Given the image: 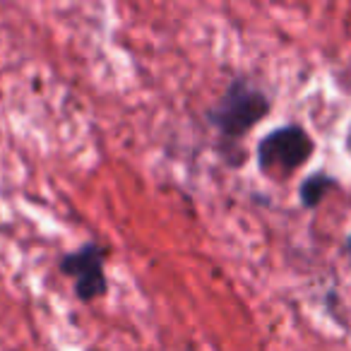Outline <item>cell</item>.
<instances>
[{"instance_id": "1", "label": "cell", "mask_w": 351, "mask_h": 351, "mask_svg": "<svg viewBox=\"0 0 351 351\" xmlns=\"http://www.w3.org/2000/svg\"><path fill=\"white\" fill-rule=\"evenodd\" d=\"M269 111V99L258 87L236 80L226 89L219 106L210 113V121L219 128L221 137L241 140L250 128H255Z\"/></svg>"}, {"instance_id": "4", "label": "cell", "mask_w": 351, "mask_h": 351, "mask_svg": "<svg viewBox=\"0 0 351 351\" xmlns=\"http://www.w3.org/2000/svg\"><path fill=\"white\" fill-rule=\"evenodd\" d=\"M332 188H337L335 178L327 176L325 171H317V173L308 176L306 181L301 183V202L313 210V207H317L322 200H325V195L332 191Z\"/></svg>"}, {"instance_id": "2", "label": "cell", "mask_w": 351, "mask_h": 351, "mask_svg": "<svg viewBox=\"0 0 351 351\" xmlns=\"http://www.w3.org/2000/svg\"><path fill=\"white\" fill-rule=\"evenodd\" d=\"M315 142L301 125H284L265 135L258 145V166L265 176L287 178L311 159Z\"/></svg>"}, {"instance_id": "5", "label": "cell", "mask_w": 351, "mask_h": 351, "mask_svg": "<svg viewBox=\"0 0 351 351\" xmlns=\"http://www.w3.org/2000/svg\"><path fill=\"white\" fill-rule=\"evenodd\" d=\"M346 250H349V255H351V236L346 239Z\"/></svg>"}, {"instance_id": "3", "label": "cell", "mask_w": 351, "mask_h": 351, "mask_svg": "<svg viewBox=\"0 0 351 351\" xmlns=\"http://www.w3.org/2000/svg\"><path fill=\"white\" fill-rule=\"evenodd\" d=\"M104 258H106V253L99 245L87 243L60 260V272L75 279V293L82 301H94V298L106 293Z\"/></svg>"}, {"instance_id": "6", "label": "cell", "mask_w": 351, "mask_h": 351, "mask_svg": "<svg viewBox=\"0 0 351 351\" xmlns=\"http://www.w3.org/2000/svg\"><path fill=\"white\" fill-rule=\"evenodd\" d=\"M346 145H349V149H351V130H349V140H346Z\"/></svg>"}]
</instances>
